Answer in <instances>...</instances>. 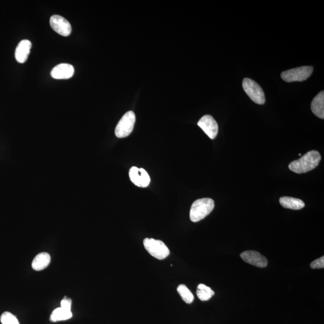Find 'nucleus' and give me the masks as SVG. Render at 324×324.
<instances>
[{
	"label": "nucleus",
	"mask_w": 324,
	"mask_h": 324,
	"mask_svg": "<svg viewBox=\"0 0 324 324\" xmlns=\"http://www.w3.org/2000/svg\"><path fill=\"white\" fill-rule=\"evenodd\" d=\"M321 160V156L317 151H310L298 160L292 162L289 168L295 173L302 174L317 168Z\"/></svg>",
	"instance_id": "1"
},
{
	"label": "nucleus",
	"mask_w": 324,
	"mask_h": 324,
	"mask_svg": "<svg viewBox=\"0 0 324 324\" xmlns=\"http://www.w3.org/2000/svg\"><path fill=\"white\" fill-rule=\"evenodd\" d=\"M214 208V202L210 198L196 200L191 207L190 219L193 222H198L210 214Z\"/></svg>",
	"instance_id": "2"
},
{
	"label": "nucleus",
	"mask_w": 324,
	"mask_h": 324,
	"mask_svg": "<svg viewBox=\"0 0 324 324\" xmlns=\"http://www.w3.org/2000/svg\"><path fill=\"white\" fill-rule=\"evenodd\" d=\"M143 246L148 253L155 258L162 260L169 255V250L163 241L154 238H146L143 240Z\"/></svg>",
	"instance_id": "3"
},
{
	"label": "nucleus",
	"mask_w": 324,
	"mask_h": 324,
	"mask_svg": "<svg viewBox=\"0 0 324 324\" xmlns=\"http://www.w3.org/2000/svg\"><path fill=\"white\" fill-rule=\"evenodd\" d=\"M244 92L251 100L257 104L263 105L265 102L264 92L261 86L251 79L244 78L243 81Z\"/></svg>",
	"instance_id": "4"
},
{
	"label": "nucleus",
	"mask_w": 324,
	"mask_h": 324,
	"mask_svg": "<svg viewBox=\"0 0 324 324\" xmlns=\"http://www.w3.org/2000/svg\"><path fill=\"white\" fill-rule=\"evenodd\" d=\"M313 71V68L312 66H302L283 71L281 77L283 81L287 82H301L309 78Z\"/></svg>",
	"instance_id": "5"
},
{
	"label": "nucleus",
	"mask_w": 324,
	"mask_h": 324,
	"mask_svg": "<svg viewBox=\"0 0 324 324\" xmlns=\"http://www.w3.org/2000/svg\"><path fill=\"white\" fill-rule=\"evenodd\" d=\"M135 121L136 116L133 111L125 114L116 125L115 131L116 137L119 138L128 137L134 130Z\"/></svg>",
	"instance_id": "6"
},
{
	"label": "nucleus",
	"mask_w": 324,
	"mask_h": 324,
	"mask_svg": "<svg viewBox=\"0 0 324 324\" xmlns=\"http://www.w3.org/2000/svg\"><path fill=\"white\" fill-rule=\"evenodd\" d=\"M50 25L56 33L63 36L67 37L71 34L70 23L62 16H52L50 18Z\"/></svg>",
	"instance_id": "7"
},
{
	"label": "nucleus",
	"mask_w": 324,
	"mask_h": 324,
	"mask_svg": "<svg viewBox=\"0 0 324 324\" xmlns=\"http://www.w3.org/2000/svg\"><path fill=\"white\" fill-rule=\"evenodd\" d=\"M198 125L210 139H214L216 138L218 134L219 127L216 121L212 116H203L198 121Z\"/></svg>",
	"instance_id": "8"
},
{
	"label": "nucleus",
	"mask_w": 324,
	"mask_h": 324,
	"mask_svg": "<svg viewBox=\"0 0 324 324\" xmlns=\"http://www.w3.org/2000/svg\"><path fill=\"white\" fill-rule=\"evenodd\" d=\"M129 177L132 182L138 187H147L150 183L149 175L143 168H138L135 166L132 167L130 169Z\"/></svg>",
	"instance_id": "9"
},
{
	"label": "nucleus",
	"mask_w": 324,
	"mask_h": 324,
	"mask_svg": "<svg viewBox=\"0 0 324 324\" xmlns=\"http://www.w3.org/2000/svg\"><path fill=\"white\" fill-rule=\"evenodd\" d=\"M240 256L244 261L254 266L259 268L267 266L268 261L266 257L256 251H245L241 254Z\"/></svg>",
	"instance_id": "10"
},
{
	"label": "nucleus",
	"mask_w": 324,
	"mask_h": 324,
	"mask_svg": "<svg viewBox=\"0 0 324 324\" xmlns=\"http://www.w3.org/2000/svg\"><path fill=\"white\" fill-rule=\"evenodd\" d=\"M75 69L69 64L62 63L53 68L50 75L56 79H67L73 76Z\"/></svg>",
	"instance_id": "11"
},
{
	"label": "nucleus",
	"mask_w": 324,
	"mask_h": 324,
	"mask_svg": "<svg viewBox=\"0 0 324 324\" xmlns=\"http://www.w3.org/2000/svg\"><path fill=\"white\" fill-rule=\"evenodd\" d=\"M31 47V42L28 40H23L20 42L15 50V58L18 63H24L26 62Z\"/></svg>",
	"instance_id": "12"
},
{
	"label": "nucleus",
	"mask_w": 324,
	"mask_h": 324,
	"mask_svg": "<svg viewBox=\"0 0 324 324\" xmlns=\"http://www.w3.org/2000/svg\"><path fill=\"white\" fill-rule=\"evenodd\" d=\"M311 110L318 117L324 118V92L322 91L312 100Z\"/></svg>",
	"instance_id": "13"
},
{
	"label": "nucleus",
	"mask_w": 324,
	"mask_h": 324,
	"mask_svg": "<svg viewBox=\"0 0 324 324\" xmlns=\"http://www.w3.org/2000/svg\"><path fill=\"white\" fill-rule=\"evenodd\" d=\"M279 202L281 206L284 208L294 209V210L301 209L305 206V204L302 200L289 196L281 197Z\"/></svg>",
	"instance_id": "14"
},
{
	"label": "nucleus",
	"mask_w": 324,
	"mask_h": 324,
	"mask_svg": "<svg viewBox=\"0 0 324 324\" xmlns=\"http://www.w3.org/2000/svg\"><path fill=\"white\" fill-rule=\"evenodd\" d=\"M50 262V255L46 252H42L34 257L32 262V267L34 270L41 271L47 267Z\"/></svg>",
	"instance_id": "15"
},
{
	"label": "nucleus",
	"mask_w": 324,
	"mask_h": 324,
	"mask_svg": "<svg viewBox=\"0 0 324 324\" xmlns=\"http://www.w3.org/2000/svg\"><path fill=\"white\" fill-rule=\"evenodd\" d=\"M71 317H72V313L71 312V310H66L60 307L52 312L50 317V320L52 322H57V321L68 320Z\"/></svg>",
	"instance_id": "16"
},
{
	"label": "nucleus",
	"mask_w": 324,
	"mask_h": 324,
	"mask_svg": "<svg viewBox=\"0 0 324 324\" xmlns=\"http://www.w3.org/2000/svg\"><path fill=\"white\" fill-rule=\"evenodd\" d=\"M196 294L201 301H208L212 296H214V292L209 287L207 286L204 284H200L198 286Z\"/></svg>",
	"instance_id": "17"
},
{
	"label": "nucleus",
	"mask_w": 324,
	"mask_h": 324,
	"mask_svg": "<svg viewBox=\"0 0 324 324\" xmlns=\"http://www.w3.org/2000/svg\"><path fill=\"white\" fill-rule=\"evenodd\" d=\"M178 293L181 296L184 301L187 304H191L193 301L194 296L192 292L185 285H180L177 288Z\"/></svg>",
	"instance_id": "18"
},
{
	"label": "nucleus",
	"mask_w": 324,
	"mask_h": 324,
	"mask_svg": "<svg viewBox=\"0 0 324 324\" xmlns=\"http://www.w3.org/2000/svg\"><path fill=\"white\" fill-rule=\"evenodd\" d=\"M0 320L2 324H20L17 317L9 312L2 313Z\"/></svg>",
	"instance_id": "19"
},
{
	"label": "nucleus",
	"mask_w": 324,
	"mask_h": 324,
	"mask_svg": "<svg viewBox=\"0 0 324 324\" xmlns=\"http://www.w3.org/2000/svg\"><path fill=\"white\" fill-rule=\"evenodd\" d=\"M310 267L312 269H320L324 267V257L322 256L320 258L315 260L310 264Z\"/></svg>",
	"instance_id": "20"
},
{
	"label": "nucleus",
	"mask_w": 324,
	"mask_h": 324,
	"mask_svg": "<svg viewBox=\"0 0 324 324\" xmlns=\"http://www.w3.org/2000/svg\"><path fill=\"white\" fill-rule=\"evenodd\" d=\"M71 300L65 297L61 302V307L66 310H71Z\"/></svg>",
	"instance_id": "21"
}]
</instances>
